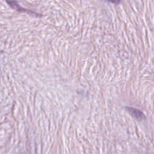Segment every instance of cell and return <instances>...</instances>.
<instances>
[{
    "instance_id": "cell-2",
    "label": "cell",
    "mask_w": 154,
    "mask_h": 154,
    "mask_svg": "<svg viewBox=\"0 0 154 154\" xmlns=\"http://www.w3.org/2000/svg\"><path fill=\"white\" fill-rule=\"evenodd\" d=\"M106 1H108V2H111V3H112V4H116V5L120 4V2H121V0H106Z\"/></svg>"
},
{
    "instance_id": "cell-1",
    "label": "cell",
    "mask_w": 154,
    "mask_h": 154,
    "mask_svg": "<svg viewBox=\"0 0 154 154\" xmlns=\"http://www.w3.org/2000/svg\"><path fill=\"white\" fill-rule=\"evenodd\" d=\"M126 109L132 116V117H133L134 119H135L137 120L141 121L146 119V116L141 111L137 108L126 106Z\"/></svg>"
}]
</instances>
